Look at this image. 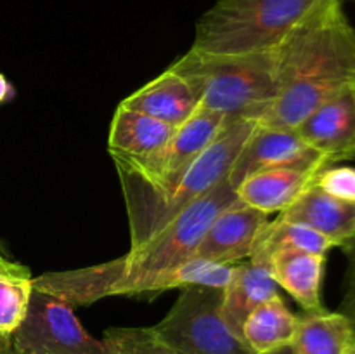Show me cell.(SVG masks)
Wrapping results in <instances>:
<instances>
[{"mask_svg":"<svg viewBox=\"0 0 355 354\" xmlns=\"http://www.w3.org/2000/svg\"><path fill=\"white\" fill-rule=\"evenodd\" d=\"M234 200H238L236 187L225 177L146 245L103 264L40 274L33 278V287L55 295L71 307L113 295L172 290L173 267L193 255L210 222Z\"/></svg>","mask_w":355,"mask_h":354,"instance_id":"1","label":"cell"},{"mask_svg":"<svg viewBox=\"0 0 355 354\" xmlns=\"http://www.w3.org/2000/svg\"><path fill=\"white\" fill-rule=\"evenodd\" d=\"M277 97L259 125L297 128L315 108L355 87V28L342 0H321L276 49Z\"/></svg>","mask_w":355,"mask_h":354,"instance_id":"2","label":"cell"},{"mask_svg":"<svg viewBox=\"0 0 355 354\" xmlns=\"http://www.w3.org/2000/svg\"><path fill=\"white\" fill-rule=\"evenodd\" d=\"M170 69L198 89L201 106L225 121L255 120L270 110L277 97L276 49L248 54H215L189 49Z\"/></svg>","mask_w":355,"mask_h":354,"instance_id":"3","label":"cell"},{"mask_svg":"<svg viewBox=\"0 0 355 354\" xmlns=\"http://www.w3.org/2000/svg\"><path fill=\"white\" fill-rule=\"evenodd\" d=\"M321 0H217L200 17L191 49L215 54L274 51Z\"/></svg>","mask_w":355,"mask_h":354,"instance_id":"4","label":"cell"},{"mask_svg":"<svg viewBox=\"0 0 355 354\" xmlns=\"http://www.w3.org/2000/svg\"><path fill=\"white\" fill-rule=\"evenodd\" d=\"M255 127V120L227 121L220 134L214 139V142L191 165L175 189L141 217L128 222L130 250L146 245L166 226L172 224L194 201L203 198L208 191L222 183L229 176L232 163L236 162L246 139L250 137Z\"/></svg>","mask_w":355,"mask_h":354,"instance_id":"5","label":"cell"},{"mask_svg":"<svg viewBox=\"0 0 355 354\" xmlns=\"http://www.w3.org/2000/svg\"><path fill=\"white\" fill-rule=\"evenodd\" d=\"M151 330L180 354H255L225 319L220 288H180L168 314Z\"/></svg>","mask_w":355,"mask_h":354,"instance_id":"6","label":"cell"},{"mask_svg":"<svg viewBox=\"0 0 355 354\" xmlns=\"http://www.w3.org/2000/svg\"><path fill=\"white\" fill-rule=\"evenodd\" d=\"M10 339L17 354H107L103 340L87 333L71 305L35 287Z\"/></svg>","mask_w":355,"mask_h":354,"instance_id":"7","label":"cell"},{"mask_svg":"<svg viewBox=\"0 0 355 354\" xmlns=\"http://www.w3.org/2000/svg\"><path fill=\"white\" fill-rule=\"evenodd\" d=\"M329 167L324 155L309 146L295 128L259 125L253 128L238 158L229 170L227 179L234 187L255 172L270 169H295L319 172Z\"/></svg>","mask_w":355,"mask_h":354,"instance_id":"8","label":"cell"},{"mask_svg":"<svg viewBox=\"0 0 355 354\" xmlns=\"http://www.w3.org/2000/svg\"><path fill=\"white\" fill-rule=\"evenodd\" d=\"M267 221L269 215L238 198L210 222L191 257L227 266L248 260L257 236Z\"/></svg>","mask_w":355,"mask_h":354,"instance_id":"9","label":"cell"},{"mask_svg":"<svg viewBox=\"0 0 355 354\" xmlns=\"http://www.w3.org/2000/svg\"><path fill=\"white\" fill-rule=\"evenodd\" d=\"M295 130L329 165L355 160V87L315 108Z\"/></svg>","mask_w":355,"mask_h":354,"instance_id":"10","label":"cell"},{"mask_svg":"<svg viewBox=\"0 0 355 354\" xmlns=\"http://www.w3.org/2000/svg\"><path fill=\"white\" fill-rule=\"evenodd\" d=\"M177 128L156 118L118 104L107 135V151L113 162L142 165L158 155Z\"/></svg>","mask_w":355,"mask_h":354,"instance_id":"11","label":"cell"},{"mask_svg":"<svg viewBox=\"0 0 355 354\" xmlns=\"http://www.w3.org/2000/svg\"><path fill=\"white\" fill-rule=\"evenodd\" d=\"M121 104L177 128L200 110L201 96L186 76L168 68L125 97Z\"/></svg>","mask_w":355,"mask_h":354,"instance_id":"12","label":"cell"},{"mask_svg":"<svg viewBox=\"0 0 355 354\" xmlns=\"http://www.w3.org/2000/svg\"><path fill=\"white\" fill-rule=\"evenodd\" d=\"M279 217L309 226L342 248H347L355 239V203L338 200L312 183L286 210L281 212Z\"/></svg>","mask_w":355,"mask_h":354,"instance_id":"13","label":"cell"},{"mask_svg":"<svg viewBox=\"0 0 355 354\" xmlns=\"http://www.w3.org/2000/svg\"><path fill=\"white\" fill-rule=\"evenodd\" d=\"M279 295V287L269 267L245 260L232 266L229 283L222 290V311L229 325L241 333L243 323L253 309Z\"/></svg>","mask_w":355,"mask_h":354,"instance_id":"14","label":"cell"},{"mask_svg":"<svg viewBox=\"0 0 355 354\" xmlns=\"http://www.w3.org/2000/svg\"><path fill=\"white\" fill-rule=\"evenodd\" d=\"M324 255L302 252V250H279L267 262L277 287L286 290L304 311L321 309V285L324 276Z\"/></svg>","mask_w":355,"mask_h":354,"instance_id":"15","label":"cell"},{"mask_svg":"<svg viewBox=\"0 0 355 354\" xmlns=\"http://www.w3.org/2000/svg\"><path fill=\"white\" fill-rule=\"evenodd\" d=\"M315 174L295 169L262 170L241 180L236 193L243 203L270 215L286 210L311 186Z\"/></svg>","mask_w":355,"mask_h":354,"instance_id":"16","label":"cell"},{"mask_svg":"<svg viewBox=\"0 0 355 354\" xmlns=\"http://www.w3.org/2000/svg\"><path fill=\"white\" fill-rule=\"evenodd\" d=\"M354 339V325L345 312L321 307L297 316L291 349L295 354H343Z\"/></svg>","mask_w":355,"mask_h":354,"instance_id":"17","label":"cell"},{"mask_svg":"<svg viewBox=\"0 0 355 354\" xmlns=\"http://www.w3.org/2000/svg\"><path fill=\"white\" fill-rule=\"evenodd\" d=\"M335 246L338 245L333 239L326 238L315 229L277 217L274 221H267L260 229L248 260L267 267L270 257L279 250H302L326 257Z\"/></svg>","mask_w":355,"mask_h":354,"instance_id":"18","label":"cell"},{"mask_svg":"<svg viewBox=\"0 0 355 354\" xmlns=\"http://www.w3.org/2000/svg\"><path fill=\"white\" fill-rule=\"evenodd\" d=\"M297 330V316L279 295L253 309L243 323L241 337L255 354L270 353L291 346Z\"/></svg>","mask_w":355,"mask_h":354,"instance_id":"19","label":"cell"},{"mask_svg":"<svg viewBox=\"0 0 355 354\" xmlns=\"http://www.w3.org/2000/svg\"><path fill=\"white\" fill-rule=\"evenodd\" d=\"M31 292V271L0 252V335L16 332L28 311Z\"/></svg>","mask_w":355,"mask_h":354,"instance_id":"20","label":"cell"},{"mask_svg":"<svg viewBox=\"0 0 355 354\" xmlns=\"http://www.w3.org/2000/svg\"><path fill=\"white\" fill-rule=\"evenodd\" d=\"M103 342L107 354H180L151 328H110L104 332Z\"/></svg>","mask_w":355,"mask_h":354,"instance_id":"21","label":"cell"},{"mask_svg":"<svg viewBox=\"0 0 355 354\" xmlns=\"http://www.w3.org/2000/svg\"><path fill=\"white\" fill-rule=\"evenodd\" d=\"M314 186L338 200L355 203V169L349 165L324 167L312 180Z\"/></svg>","mask_w":355,"mask_h":354,"instance_id":"22","label":"cell"},{"mask_svg":"<svg viewBox=\"0 0 355 354\" xmlns=\"http://www.w3.org/2000/svg\"><path fill=\"white\" fill-rule=\"evenodd\" d=\"M347 316H349V319L352 321L354 325V330H355V278L352 281V287H350L349 290V295L345 297V302H343V311Z\"/></svg>","mask_w":355,"mask_h":354,"instance_id":"23","label":"cell"},{"mask_svg":"<svg viewBox=\"0 0 355 354\" xmlns=\"http://www.w3.org/2000/svg\"><path fill=\"white\" fill-rule=\"evenodd\" d=\"M0 354H17L10 335H0Z\"/></svg>","mask_w":355,"mask_h":354,"instance_id":"24","label":"cell"},{"mask_svg":"<svg viewBox=\"0 0 355 354\" xmlns=\"http://www.w3.org/2000/svg\"><path fill=\"white\" fill-rule=\"evenodd\" d=\"M263 354H295V353L293 349H291V346H286V347H281V349L270 351V353H263Z\"/></svg>","mask_w":355,"mask_h":354,"instance_id":"25","label":"cell"},{"mask_svg":"<svg viewBox=\"0 0 355 354\" xmlns=\"http://www.w3.org/2000/svg\"><path fill=\"white\" fill-rule=\"evenodd\" d=\"M343 354H355V339L352 340V342H350V346L347 347L345 353H343Z\"/></svg>","mask_w":355,"mask_h":354,"instance_id":"26","label":"cell"},{"mask_svg":"<svg viewBox=\"0 0 355 354\" xmlns=\"http://www.w3.org/2000/svg\"><path fill=\"white\" fill-rule=\"evenodd\" d=\"M347 248H352L354 250V252H355V239H354V242L352 243H350V245L349 246H347ZM355 260V259H354ZM354 278H355V273H354Z\"/></svg>","mask_w":355,"mask_h":354,"instance_id":"27","label":"cell"},{"mask_svg":"<svg viewBox=\"0 0 355 354\" xmlns=\"http://www.w3.org/2000/svg\"><path fill=\"white\" fill-rule=\"evenodd\" d=\"M0 252H2V248H0Z\"/></svg>","mask_w":355,"mask_h":354,"instance_id":"28","label":"cell"}]
</instances>
